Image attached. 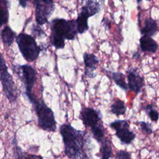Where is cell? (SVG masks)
I'll return each instance as SVG.
<instances>
[{"mask_svg": "<svg viewBox=\"0 0 159 159\" xmlns=\"http://www.w3.org/2000/svg\"><path fill=\"white\" fill-rule=\"evenodd\" d=\"M30 0H19V4L22 7H25L27 6V4L28 2H29Z\"/></svg>", "mask_w": 159, "mask_h": 159, "instance_id": "cell-27", "label": "cell"}, {"mask_svg": "<svg viewBox=\"0 0 159 159\" xmlns=\"http://www.w3.org/2000/svg\"><path fill=\"white\" fill-rule=\"evenodd\" d=\"M110 127L116 130L117 137L124 144H130L135 139V134L129 130V124L124 120H117L112 122Z\"/></svg>", "mask_w": 159, "mask_h": 159, "instance_id": "cell-7", "label": "cell"}, {"mask_svg": "<svg viewBox=\"0 0 159 159\" xmlns=\"http://www.w3.org/2000/svg\"><path fill=\"white\" fill-rule=\"evenodd\" d=\"M35 110L38 117L39 126L43 130L54 132L57 128V122L52 110L41 99L35 104Z\"/></svg>", "mask_w": 159, "mask_h": 159, "instance_id": "cell-4", "label": "cell"}, {"mask_svg": "<svg viewBox=\"0 0 159 159\" xmlns=\"http://www.w3.org/2000/svg\"><path fill=\"white\" fill-rule=\"evenodd\" d=\"M145 112L153 122H157L159 118V113L156 111L152 104H148L145 107Z\"/></svg>", "mask_w": 159, "mask_h": 159, "instance_id": "cell-22", "label": "cell"}, {"mask_svg": "<svg viewBox=\"0 0 159 159\" xmlns=\"http://www.w3.org/2000/svg\"><path fill=\"white\" fill-rule=\"evenodd\" d=\"M140 47L144 52H150L155 53L158 50V44L151 37L146 35H142L140 39Z\"/></svg>", "mask_w": 159, "mask_h": 159, "instance_id": "cell-12", "label": "cell"}, {"mask_svg": "<svg viewBox=\"0 0 159 159\" xmlns=\"http://www.w3.org/2000/svg\"><path fill=\"white\" fill-rule=\"evenodd\" d=\"M32 32V34L35 36H40L42 34H45L42 29L39 26H35V27H33Z\"/></svg>", "mask_w": 159, "mask_h": 159, "instance_id": "cell-25", "label": "cell"}, {"mask_svg": "<svg viewBox=\"0 0 159 159\" xmlns=\"http://www.w3.org/2000/svg\"><path fill=\"white\" fill-rule=\"evenodd\" d=\"M91 130L94 139L99 142H102L104 139V130L102 125L98 124L91 127Z\"/></svg>", "mask_w": 159, "mask_h": 159, "instance_id": "cell-21", "label": "cell"}, {"mask_svg": "<svg viewBox=\"0 0 159 159\" xmlns=\"http://www.w3.org/2000/svg\"><path fill=\"white\" fill-rule=\"evenodd\" d=\"M119 1H120L121 2H123V1H125V0H119Z\"/></svg>", "mask_w": 159, "mask_h": 159, "instance_id": "cell-31", "label": "cell"}, {"mask_svg": "<svg viewBox=\"0 0 159 159\" xmlns=\"http://www.w3.org/2000/svg\"><path fill=\"white\" fill-rule=\"evenodd\" d=\"M20 73L16 71V73L20 76V80L24 82L25 87V94L29 101L32 104H35L37 102V99L35 96L32 93V89L37 81V73L35 70L30 65H24L19 66Z\"/></svg>", "mask_w": 159, "mask_h": 159, "instance_id": "cell-5", "label": "cell"}, {"mask_svg": "<svg viewBox=\"0 0 159 159\" xmlns=\"http://www.w3.org/2000/svg\"><path fill=\"white\" fill-rule=\"evenodd\" d=\"M157 30V24L155 20L151 17H148L145 19L144 26L141 29L142 35L152 37Z\"/></svg>", "mask_w": 159, "mask_h": 159, "instance_id": "cell-14", "label": "cell"}, {"mask_svg": "<svg viewBox=\"0 0 159 159\" xmlns=\"http://www.w3.org/2000/svg\"><path fill=\"white\" fill-rule=\"evenodd\" d=\"M34 2L36 22L39 25L47 23L55 9L54 4L46 3L42 0H34Z\"/></svg>", "mask_w": 159, "mask_h": 159, "instance_id": "cell-8", "label": "cell"}, {"mask_svg": "<svg viewBox=\"0 0 159 159\" xmlns=\"http://www.w3.org/2000/svg\"><path fill=\"white\" fill-rule=\"evenodd\" d=\"M80 119L86 127L91 128L99 124L101 117L99 112L90 107H84L80 112Z\"/></svg>", "mask_w": 159, "mask_h": 159, "instance_id": "cell-9", "label": "cell"}, {"mask_svg": "<svg viewBox=\"0 0 159 159\" xmlns=\"http://www.w3.org/2000/svg\"><path fill=\"white\" fill-rule=\"evenodd\" d=\"M43 2L48 4H53V0H42Z\"/></svg>", "mask_w": 159, "mask_h": 159, "instance_id": "cell-28", "label": "cell"}, {"mask_svg": "<svg viewBox=\"0 0 159 159\" xmlns=\"http://www.w3.org/2000/svg\"><path fill=\"white\" fill-rule=\"evenodd\" d=\"M51 36L66 40H74L78 32L76 20L55 19L52 21Z\"/></svg>", "mask_w": 159, "mask_h": 159, "instance_id": "cell-3", "label": "cell"}, {"mask_svg": "<svg viewBox=\"0 0 159 159\" xmlns=\"http://www.w3.org/2000/svg\"><path fill=\"white\" fill-rule=\"evenodd\" d=\"M9 4L7 0H1L0 4V17H1V25L5 24L8 21L9 12L8 8Z\"/></svg>", "mask_w": 159, "mask_h": 159, "instance_id": "cell-19", "label": "cell"}, {"mask_svg": "<svg viewBox=\"0 0 159 159\" xmlns=\"http://www.w3.org/2000/svg\"><path fill=\"white\" fill-rule=\"evenodd\" d=\"M16 41L23 57L27 61H34L37 58L41 49L32 36L21 33L16 37Z\"/></svg>", "mask_w": 159, "mask_h": 159, "instance_id": "cell-2", "label": "cell"}, {"mask_svg": "<svg viewBox=\"0 0 159 159\" xmlns=\"http://www.w3.org/2000/svg\"><path fill=\"white\" fill-rule=\"evenodd\" d=\"M88 16L80 11V13L78 14V17L76 20L77 24V29L78 33L83 34L88 29Z\"/></svg>", "mask_w": 159, "mask_h": 159, "instance_id": "cell-16", "label": "cell"}, {"mask_svg": "<svg viewBox=\"0 0 159 159\" xmlns=\"http://www.w3.org/2000/svg\"><path fill=\"white\" fill-rule=\"evenodd\" d=\"M116 157L117 159H132L130 153L125 150L119 151L117 153Z\"/></svg>", "mask_w": 159, "mask_h": 159, "instance_id": "cell-24", "label": "cell"}, {"mask_svg": "<svg viewBox=\"0 0 159 159\" xmlns=\"http://www.w3.org/2000/svg\"><path fill=\"white\" fill-rule=\"evenodd\" d=\"M20 159H43L41 156L32 155V154H26L25 155H22Z\"/></svg>", "mask_w": 159, "mask_h": 159, "instance_id": "cell-26", "label": "cell"}, {"mask_svg": "<svg viewBox=\"0 0 159 159\" xmlns=\"http://www.w3.org/2000/svg\"><path fill=\"white\" fill-rule=\"evenodd\" d=\"M101 159H109L112 155V147L110 140L106 138L101 142Z\"/></svg>", "mask_w": 159, "mask_h": 159, "instance_id": "cell-18", "label": "cell"}, {"mask_svg": "<svg viewBox=\"0 0 159 159\" xmlns=\"http://www.w3.org/2000/svg\"><path fill=\"white\" fill-rule=\"evenodd\" d=\"M139 53L138 52H137V53H135V55H133V58H137V57H139Z\"/></svg>", "mask_w": 159, "mask_h": 159, "instance_id": "cell-29", "label": "cell"}, {"mask_svg": "<svg viewBox=\"0 0 159 159\" xmlns=\"http://www.w3.org/2000/svg\"><path fill=\"white\" fill-rule=\"evenodd\" d=\"M137 1V2H140L141 1H142V0H136ZM147 1H152V0H147Z\"/></svg>", "mask_w": 159, "mask_h": 159, "instance_id": "cell-30", "label": "cell"}, {"mask_svg": "<svg viewBox=\"0 0 159 159\" xmlns=\"http://www.w3.org/2000/svg\"><path fill=\"white\" fill-rule=\"evenodd\" d=\"M141 129L147 134H151L153 132L151 124L144 121H140L138 122Z\"/></svg>", "mask_w": 159, "mask_h": 159, "instance_id": "cell-23", "label": "cell"}, {"mask_svg": "<svg viewBox=\"0 0 159 159\" xmlns=\"http://www.w3.org/2000/svg\"><path fill=\"white\" fill-rule=\"evenodd\" d=\"M127 80L129 88L138 94L144 86V79L137 72V68H131L128 71Z\"/></svg>", "mask_w": 159, "mask_h": 159, "instance_id": "cell-10", "label": "cell"}, {"mask_svg": "<svg viewBox=\"0 0 159 159\" xmlns=\"http://www.w3.org/2000/svg\"><path fill=\"white\" fill-rule=\"evenodd\" d=\"M83 60L85 65V74L89 78L94 77L96 75L93 73V71L96 68V66L98 63L99 60L94 54L88 53H84Z\"/></svg>", "mask_w": 159, "mask_h": 159, "instance_id": "cell-11", "label": "cell"}, {"mask_svg": "<svg viewBox=\"0 0 159 159\" xmlns=\"http://www.w3.org/2000/svg\"><path fill=\"white\" fill-rule=\"evenodd\" d=\"M99 10L100 5L96 0H85V3L82 6L81 12H83L89 17L97 14Z\"/></svg>", "mask_w": 159, "mask_h": 159, "instance_id": "cell-13", "label": "cell"}, {"mask_svg": "<svg viewBox=\"0 0 159 159\" xmlns=\"http://www.w3.org/2000/svg\"><path fill=\"white\" fill-rule=\"evenodd\" d=\"M126 106L124 102L120 99H116L111 107V112L119 116L125 114L126 111Z\"/></svg>", "mask_w": 159, "mask_h": 159, "instance_id": "cell-17", "label": "cell"}, {"mask_svg": "<svg viewBox=\"0 0 159 159\" xmlns=\"http://www.w3.org/2000/svg\"><path fill=\"white\" fill-rule=\"evenodd\" d=\"M16 36V33L9 27L6 26L1 32V40L2 42L7 46H10Z\"/></svg>", "mask_w": 159, "mask_h": 159, "instance_id": "cell-15", "label": "cell"}, {"mask_svg": "<svg viewBox=\"0 0 159 159\" xmlns=\"http://www.w3.org/2000/svg\"><path fill=\"white\" fill-rule=\"evenodd\" d=\"M112 78L115 83L124 90L129 89L128 84L125 81V76L120 72H114L112 73Z\"/></svg>", "mask_w": 159, "mask_h": 159, "instance_id": "cell-20", "label": "cell"}, {"mask_svg": "<svg viewBox=\"0 0 159 159\" xmlns=\"http://www.w3.org/2000/svg\"><path fill=\"white\" fill-rule=\"evenodd\" d=\"M1 81L7 99L10 102H14L17 97V89L11 75L8 72L7 65L2 55L1 57Z\"/></svg>", "mask_w": 159, "mask_h": 159, "instance_id": "cell-6", "label": "cell"}, {"mask_svg": "<svg viewBox=\"0 0 159 159\" xmlns=\"http://www.w3.org/2000/svg\"><path fill=\"white\" fill-rule=\"evenodd\" d=\"M60 132L63 138L66 155L71 159H87L83 152L86 132L77 130L70 125L65 124L60 126Z\"/></svg>", "mask_w": 159, "mask_h": 159, "instance_id": "cell-1", "label": "cell"}]
</instances>
